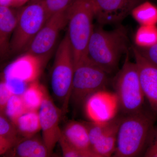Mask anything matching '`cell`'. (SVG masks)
Returning <instances> with one entry per match:
<instances>
[{
  "instance_id": "1",
  "label": "cell",
  "mask_w": 157,
  "mask_h": 157,
  "mask_svg": "<svg viewBox=\"0 0 157 157\" xmlns=\"http://www.w3.org/2000/svg\"><path fill=\"white\" fill-rule=\"evenodd\" d=\"M128 38L123 27L108 31L94 28L89 42L87 58L108 74L116 70L123 54L128 52Z\"/></svg>"
},
{
  "instance_id": "2",
  "label": "cell",
  "mask_w": 157,
  "mask_h": 157,
  "mask_svg": "<svg viewBox=\"0 0 157 157\" xmlns=\"http://www.w3.org/2000/svg\"><path fill=\"white\" fill-rule=\"evenodd\" d=\"M153 125L152 118L143 111L122 117L113 157L144 155L154 131Z\"/></svg>"
},
{
  "instance_id": "3",
  "label": "cell",
  "mask_w": 157,
  "mask_h": 157,
  "mask_svg": "<svg viewBox=\"0 0 157 157\" xmlns=\"http://www.w3.org/2000/svg\"><path fill=\"white\" fill-rule=\"evenodd\" d=\"M67 33L73 51L75 68L87 59L89 42L94 30V12L92 0H76L68 9Z\"/></svg>"
},
{
  "instance_id": "4",
  "label": "cell",
  "mask_w": 157,
  "mask_h": 157,
  "mask_svg": "<svg viewBox=\"0 0 157 157\" xmlns=\"http://www.w3.org/2000/svg\"><path fill=\"white\" fill-rule=\"evenodd\" d=\"M128 53L123 66L113 81L120 109L125 115L143 111L145 98L137 65L129 60Z\"/></svg>"
},
{
  "instance_id": "5",
  "label": "cell",
  "mask_w": 157,
  "mask_h": 157,
  "mask_svg": "<svg viewBox=\"0 0 157 157\" xmlns=\"http://www.w3.org/2000/svg\"><path fill=\"white\" fill-rule=\"evenodd\" d=\"M74 70L73 51L67 33L57 49L51 76L53 95L64 112L71 98Z\"/></svg>"
},
{
  "instance_id": "6",
  "label": "cell",
  "mask_w": 157,
  "mask_h": 157,
  "mask_svg": "<svg viewBox=\"0 0 157 157\" xmlns=\"http://www.w3.org/2000/svg\"><path fill=\"white\" fill-rule=\"evenodd\" d=\"M49 15L43 2H31L18 11L16 27L10 40L9 51L17 53L25 51Z\"/></svg>"
},
{
  "instance_id": "7",
  "label": "cell",
  "mask_w": 157,
  "mask_h": 157,
  "mask_svg": "<svg viewBox=\"0 0 157 157\" xmlns=\"http://www.w3.org/2000/svg\"><path fill=\"white\" fill-rule=\"evenodd\" d=\"M108 74L89 60L82 62L75 68L70 99L77 105L85 103L94 93L105 90Z\"/></svg>"
},
{
  "instance_id": "8",
  "label": "cell",
  "mask_w": 157,
  "mask_h": 157,
  "mask_svg": "<svg viewBox=\"0 0 157 157\" xmlns=\"http://www.w3.org/2000/svg\"><path fill=\"white\" fill-rule=\"evenodd\" d=\"M68 23V9L51 15L31 42L26 53L39 59L47 56L55 45L60 32Z\"/></svg>"
},
{
  "instance_id": "9",
  "label": "cell",
  "mask_w": 157,
  "mask_h": 157,
  "mask_svg": "<svg viewBox=\"0 0 157 157\" xmlns=\"http://www.w3.org/2000/svg\"><path fill=\"white\" fill-rule=\"evenodd\" d=\"M120 108L115 93L101 90L94 93L85 102L86 115L90 121L102 123L116 117Z\"/></svg>"
},
{
  "instance_id": "10",
  "label": "cell",
  "mask_w": 157,
  "mask_h": 157,
  "mask_svg": "<svg viewBox=\"0 0 157 157\" xmlns=\"http://www.w3.org/2000/svg\"><path fill=\"white\" fill-rule=\"evenodd\" d=\"M61 110L46 93L39 112L42 139L50 155L62 135L59 127Z\"/></svg>"
},
{
  "instance_id": "11",
  "label": "cell",
  "mask_w": 157,
  "mask_h": 157,
  "mask_svg": "<svg viewBox=\"0 0 157 157\" xmlns=\"http://www.w3.org/2000/svg\"><path fill=\"white\" fill-rule=\"evenodd\" d=\"M142 0H92L95 18L101 25L118 23Z\"/></svg>"
},
{
  "instance_id": "12",
  "label": "cell",
  "mask_w": 157,
  "mask_h": 157,
  "mask_svg": "<svg viewBox=\"0 0 157 157\" xmlns=\"http://www.w3.org/2000/svg\"><path fill=\"white\" fill-rule=\"evenodd\" d=\"M132 50L144 96L152 109L157 113V67L144 58L136 46H132Z\"/></svg>"
},
{
  "instance_id": "13",
  "label": "cell",
  "mask_w": 157,
  "mask_h": 157,
  "mask_svg": "<svg viewBox=\"0 0 157 157\" xmlns=\"http://www.w3.org/2000/svg\"><path fill=\"white\" fill-rule=\"evenodd\" d=\"M28 56L10 65L5 72V79H16L27 85L36 81L40 72V59Z\"/></svg>"
},
{
  "instance_id": "14",
  "label": "cell",
  "mask_w": 157,
  "mask_h": 157,
  "mask_svg": "<svg viewBox=\"0 0 157 157\" xmlns=\"http://www.w3.org/2000/svg\"><path fill=\"white\" fill-rule=\"evenodd\" d=\"M122 117L114 118L107 122L104 131L92 146L98 157L111 156L115 151L119 127Z\"/></svg>"
},
{
  "instance_id": "15",
  "label": "cell",
  "mask_w": 157,
  "mask_h": 157,
  "mask_svg": "<svg viewBox=\"0 0 157 157\" xmlns=\"http://www.w3.org/2000/svg\"><path fill=\"white\" fill-rule=\"evenodd\" d=\"M18 11L10 6H0V51L3 56L9 51L10 40L17 21Z\"/></svg>"
},
{
  "instance_id": "16",
  "label": "cell",
  "mask_w": 157,
  "mask_h": 157,
  "mask_svg": "<svg viewBox=\"0 0 157 157\" xmlns=\"http://www.w3.org/2000/svg\"><path fill=\"white\" fill-rule=\"evenodd\" d=\"M62 135L70 144L76 148L82 151L94 153L91 145L87 128L83 123L76 121L69 122L64 128Z\"/></svg>"
},
{
  "instance_id": "17",
  "label": "cell",
  "mask_w": 157,
  "mask_h": 157,
  "mask_svg": "<svg viewBox=\"0 0 157 157\" xmlns=\"http://www.w3.org/2000/svg\"><path fill=\"white\" fill-rule=\"evenodd\" d=\"M12 156L45 157L50 155L43 139L34 136L23 138L13 147Z\"/></svg>"
},
{
  "instance_id": "18",
  "label": "cell",
  "mask_w": 157,
  "mask_h": 157,
  "mask_svg": "<svg viewBox=\"0 0 157 157\" xmlns=\"http://www.w3.org/2000/svg\"><path fill=\"white\" fill-rule=\"evenodd\" d=\"M15 125L4 114L0 116V154L11 149L20 140Z\"/></svg>"
},
{
  "instance_id": "19",
  "label": "cell",
  "mask_w": 157,
  "mask_h": 157,
  "mask_svg": "<svg viewBox=\"0 0 157 157\" xmlns=\"http://www.w3.org/2000/svg\"><path fill=\"white\" fill-rule=\"evenodd\" d=\"M14 125L19 135L24 138L33 137L41 131L39 111L26 112Z\"/></svg>"
},
{
  "instance_id": "20",
  "label": "cell",
  "mask_w": 157,
  "mask_h": 157,
  "mask_svg": "<svg viewBox=\"0 0 157 157\" xmlns=\"http://www.w3.org/2000/svg\"><path fill=\"white\" fill-rule=\"evenodd\" d=\"M46 93L45 89L37 81L29 84L21 95L27 111H39Z\"/></svg>"
},
{
  "instance_id": "21",
  "label": "cell",
  "mask_w": 157,
  "mask_h": 157,
  "mask_svg": "<svg viewBox=\"0 0 157 157\" xmlns=\"http://www.w3.org/2000/svg\"><path fill=\"white\" fill-rule=\"evenodd\" d=\"M131 14L140 25H154L157 22V8L149 2L140 3L132 10Z\"/></svg>"
},
{
  "instance_id": "22",
  "label": "cell",
  "mask_w": 157,
  "mask_h": 157,
  "mask_svg": "<svg viewBox=\"0 0 157 157\" xmlns=\"http://www.w3.org/2000/svg\"><path fill=\"white\" fill-rule=\"evenodd\" d=\"M135 46L147 48L157 42V29L154 25H140L135 34Z\"/></svg>"
},
{
  "instance_id": "23",
  "label": "cell",
  "mask_w": 157,
  "mask_h": 157,
  "mask_svg": "<svg viewBox=\"0 0 157 157\" xmlns=\"http://www.w3.org/2000/svg\"><path fill=\"white\" fill-rule=\"evenodd\" d=\"M27 112L21 96L13 94L8 101L3 114L14 124L18 118Z\"/></svg>"
},
{
  "instance_id": "24",
  "label": "cell",
  "mask_w": 157,
  "mask_h": 157,
  "mask_svg": "<svg viewBox=\"0 0 157 157\" xmlns=\"http://www.w3.org/2000/svg\"><path fill=\"white\" fill-rule=\"evenodd\" d=\"M59 143L61 148L63 155L65 157H98L95 153L79 150L72 146L65 139L63 135Z\"/></svg>"
},
{
  "instance_id": "25",
  "label": "cell",
  "mask_w": 157,
  "mask_h": 157,
  "mask_svg": "<svg viewBox=\"0 0 157 157\" xmlns=\"http://www.w3.org/2000/svg\"><path fill=\"white\" fill-rule=\"evenodd\" d=\"M76 0H44L42 1L47 13L51 15L67 10Z\"/></svg>"
},
{
  "instance_id": "26",
  "label": "cell",
  "mask_w": 157,
  "mask_h": 157,
  "mask_svg": "<svg viewBox=\"0 0 157 157\" xmlns=\"http://www.w3.org/2000/svg\"><path fill=\"white\" fill-rule=\"evenodd\" d=\"M136 48L144 58L157 67V42L147 48Z\"/></svg>"
},
{
  "instance_id": "27",
  "label": "cell",
  "mask_w": 157,
  "mask_h": 157,
  "mask_svg": "<svg viewBox=\"0 0 157 157\" xmlns=\"http://www.w3.org/2000/svg\"><path fill=\"white\" fill-rule=\"evenodd\" d=\"M13 93L8 88L5 81L1 82L0 85V110L1 114H3L5 111L6 105L9 99L13 95Z\"/></svg>"
},
{
  "instance_id": "28",
  "label": "cell",
  "mask_w": 157,
  "mask_h": 157,
  "mask_svg": "<svg viewBox=\"0 0 157 157\" xmlns=\"http://www.w3.org/2000/svg\"><path fill=\"white\" fill-rule=\"evenodd\" d=\"M144 156L157 157V129H154L151 140Z\"/></svg>"
},
{
  "instance_id": "29",
  "label": "cell",
  "mask_w": 157,
  "mask_h": 157,
  "mask_svg": "<svg viewBox=\"0 0 157 157\" xmlns=\"http://www.w3.org/2000/svg\"><path fill=\"white\" fill-rule=\"evenodd\" d=\"M13 0H1V6H10L13 5Z\"/></svg>"
},
{
  "instance_id": "30",
  "label": "cell",
  "mask_w": 157,
  "mask_h": 157,
  "mask_svg": "<svg viewBox=\"0 0 157 157\" xmlns=\"http://www.w3.org/2000/svg\"><path fill=\"white\" fill-rule=\"evenodd\" d=\"M13 4L15 5H19L25 2L27 0H13Z\"/></svg>"
},
{
  "instance_id": "31",
  "label": "cell",
  "mask_w": 157,
  "mask_h": 157,
  "mask_svg": "<svg viewBox=\"0 0 157 157\" xmlns=\"http://www.w3.org/2000/svg\"><path fill=\"white\" fill-rule=\"evenodd\" d=\"M44 0H32V2H41Z\"/></svg>"
}]
</instances>
